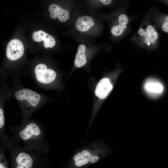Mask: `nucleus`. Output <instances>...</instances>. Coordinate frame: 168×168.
I'll return each mask as SVG.
<instances>
[{
    "mask_svg": "<svg viewBox=\"0 0 168 168\" xmlns=\"http://www.w3.org/2000/svg\"><path fill=\"white\" fill-rule=\"evenodd\" d=\"M0 168H6V167H4L2 164L0 163Z\"/></svg>",
    "mask_w": 168,
    "mask_h": 168,
    "instance_id": "18",
    "label": "nucleus"
},
{
    "mask_svg": "<svg viewBox=\"0 0 168 168\" xmlns=\"http://www.w3.org/2000/svg\"><path fill=\"white\" fill-rule=\"evenodd\" d=\"M38 32L42 39L45 48H52L54 46L56 41L52 36L42 30H39Z\"/></svg>",
    "mask_w": 168,
    "mask_h": 168,
    "instance_id": "14",
    "label": "nucleus"
},
{
    "mask_svg": "<svg viewBox=\"0 0 168 168\" xmlns=\"http://www.w3.org/2000/svg\"><path fill=\"white\" fill-rule=\"evenodd\" d=\"M144 89L147 94L153 98H156L162 92L163 87L158 81L154 78H149L145 82Z\"/></svg>",
    "mask_w": 168,
    "mask_h": 168,
    "instance_id": "7",
    "label": "nucleus"
},
{
    "mask_svg": "<svg viewBox=\"0 0 168 168\" xmlns=\"http://www.w3.org/2000/svg\"><path fill=\"white\" fill-rule=\"evenodd\" d=\"M16 168H25L21 167V166H18V165H17V167H16Z\"/></svg>",
    "mask_w": 168,
    "mask_h": 168,
    "instance_id": "19",
    "label": "nucleus"
},
{
    "mask_svg": "<svg viewBox=\"0 0 168 168\" xmlns=\"http://www.w3.org/2000/svg\"><path fill=\"white\" fill-rule=\"evenodd\" d=\"M99 1L105 5H109L112 2V1L111 0H101Z\"/></svg>",
    "mask_w": 168,
    "mask_h": 168,
    "instance_id": "17",
    "label": "nucleus"
},
{
    "mask_svg": "<svg viewBox=\"0 0 168 168\" xmlns=\"http://www.w3.org/2000/svg\"><path fill=\"white\" fill-rule=\"evenodd\" d=\"M34 73L36 80L40 83L48 84L52 82L55 79L57 74L52 69L47 68L43 63L36 65L34 69Z\"/></svg>",
    "mask_w": 168,
    "mask_h": 168,
    "instance_id": "4",
    "label": "nucleus"
},
{
    "mask_svg": "<svg viewBox=\"0 0 168 168\" xmlns=\"http://www.w3.org/2000/svg\"><path fill=\"white\" fill-rule=\"evenodd\" d=\"M32 38L35 42H40L43 41L38 31L34 32L32 35Z\"/></svg>",
    "mask_w": 168,
    "mask_h": 168,
    "instance_id": "15",
    "label": "nucleus"
},
{
    "mask_svg": "<svg viewBox=\"0 0 168 168\" xmlns=\"http://www.w3.org/2000/svg\"><path fill=\"white\" fill-rule=\"evenodd\" d=\"M113 86L107 78L101 79L98 83L95 91L96 96L100 99L105 98L113 89Z\"/></svg>",
    "mask_w": 168,
    "mask_h": 168,
    "instance_id": "8",
    "label": "nucleus"
},
{
    "mask_svg": "<svg viewBox=\"0 0 168 168\" xmlns=\"http://www.w3.org/2000/svg\"><path fill=\"white\" fill-rule=\"evenodd\" d=\"M40 133L39 127L35 123H31L20 131L19 136L22 140H27L39 136Z\"/></svg>",
    "mask_w": 168,
    "mask_h": 168,
    "instance_id": "9",
    "label": "nucleus"
},
{
    "mask_svg": "<svg viewBox=\"0 0 168 168\" xmlns=\"http://www.w3.org/2000/svg\"><path fill=\"white\" fill-rule=\"evenodd\" d=\"M144 14L157 29L160 28L163 31L168 33V15L161 16L158 8L154 7H151Z\"/></svg>",
    "mask_w": 168,
    "mask_h": 168,
    "instance_id": "3",
    "label": "nucleus"
},
{
    "mask_svg": "<svg viewBox=\"0 0 168 168\" xmlns=\"http://www.w3.org/2000/svg\"><path fill=\"white\" fill-rule=\"evenodd\" d=\"M86 46L83 44H80L78 47L74 61V65L77 68L82 67L86 63Z\"/></svg>",
    "mask_w": 168,
    "mask_h": 168,
    "instance_id": "12",
    "label": "nucleus"
},
{
    "mask_svg": "<svg viewBox=\"0 0 168 168\" xmlns=\"http://www.w3.org/2000/svg\"><path fill=\"white\" fill-rule=\"evenodd\" d=\"M94 24L93 19L91 16H83L78 18L75 22L76 29L79 31L84 32L88 30Z\"/></svg>",
    "mask_w": 168,
    "mask_h": 168,
    "instance_id": "11",
    "label": "nucleus"
},
{
    "mask_svg": "<svg viewBox=\"0 0 168 168\" xmlns=\"http://www.w3.org/2000/svg\"><path fill=\"white\" fill-rule=\"evenodd\" d=\"M15 96L19 101L26 100L33 107L37 106L41 99L38 93L28 89H23L16 92Z\"/></svg>",
    "mask_w": 168,
    "mask_h": 168,
    "instance_id": "6",
    "label": "nucleus"
},
{
    "mask_svg": "<svg viewBox=\"0 0 168 168\" xmlns=\"http://www.w3.org/2000/svg\"><path fill=\"white\" fill-rule=\"evenodd\" d=\"M16 160L18 165L25 168H30L33 163V160L30 155L24 152L19 153Z\"/></svg>",
    "mask_w": 168,
    "mask_h": 168,
    "instance_id": "13",
    "label": "nucleus"
},
{
    "mask_svg": "<svg viewBox=\"0 0 168 168\" xmlns=\"http://www.w3.org/2000/svg\"><path fill=\"white\" fill-rule=\"evenodd\" d=\"M111 148L101 141L91 143L76 151L73 156L75 166L81 167L89 163H94L110 154Z\"/></svg>",
    "mask_w": 168,
    "mask_h": 168,
    "instance_id": "2",
    "label": "nucleus"
},
{
    "mask_svg": "<svg viewBox=\"0 0 168 168\" xmlns=\"http://www.w3.org/2000/svg\"><path fill=\"white\" fill-rule=\"evenodd\" d=\"M24 50L23 44L20 40L16 39H12L7 45V57L11 60H17L22 56Z\"/></svg>",
    "mask_w": 168,
    "mask_h": 168,
    "instance_id": "5",
    "label": "nucleus"
},
{
    "mask_svg": "<svg viewBox=\"0 0 168 168\" xmlns=\"http://www.w3.org/2000/svg\"><path fill=\"white\" fill-rule=\"evenodd\" d=\"M4 118L3 110L1 108H0V128H1L4 124Z\"/></svg>",
    "mask_w": 168,
    "mask_h": 168,
    "instance_id": "16",
    "label": "nucleus"
},
{
    "mask_svg": "<svg viewBox=\"0 0 168 168\" xmlns=\"http://www.w3.org/2000/svg\"><path fill=\"white\" fill-rule=\"evenodd\" d=\"M49 11L51 18L54 19L58 18L59 21L61 22L66 21L70 17V14L68 11L62 9L55 4H52L49 6Z\"/></svg>",
    "mask_w": 168,
    "mask_h": 168,
    "instance_id": "10",
    "label": "nucleus"
},
{
    "mask_svg": "<svg viewBox=\"0 0 168 168\" xmlns=\"http://www.w3.org/2000/svg\"><path fill=\"white\" fill-rule=\"evenodd\" d=\"M159 39L157 28L144 14L138 29L131 38V42L137 47L151 51L157 49Z\"/></svg>",
    "mask_w": 168,
    "mask_h": 168,
    "instance_id": "1",
    "label": "nucleus"
}]
</instances>
